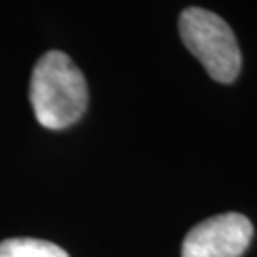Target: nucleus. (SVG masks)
Here are the masks:
<instances>
[{"mask_svg": "<svg viewBox=\"0 0 257 257\" xmlns=\"http://www.w3.org/2000/svg\"><path fill=\"white\" fill-rule=\"evenodd\" d=\"M29 97L40 126L63 130L84 116L88 109V84L69 55L52 50L33 69Z\"/></svg>", "mask_w": 257, "mask_h": 257, "instance_id": "f257e3e1", "label": "nucleus"}, {"mask_svg": "<svg viewBox=\"0 0 257 257\" xmlns=\"http://www.w3.org/2000/svg\"><path fill=\"white\" fill-rule=\"evenodd\" d=\"M179 35L185 48L202 63L215 82L230 84L242 69V52L225 19L204 8H185L179 16Z\"/></svg>", "mask_w": 257, "mask_h": 257, "instance_id": "f03ea898", "label": "nucleus"}, {"mask_svg": "<svg viewBox=\"0 0 257 257\" xmlns=\"http://www.w3.org/2000/svg\"><path fill=\"white\" fill-rule=\"evenodd\" d=\"M253 236L251 221L242 213H221L198 223L183 240L181 257H242Z\"/></svg>", "mask_w": 257, "mask_h": 257, "instance_id": "7ed1b4c3", "label": "nucleus"}, {"mask_svg": "<svg viewBox=\"0 0 257 257\" xmlns=\"http://www.w3.org/2000/svg\"><path fill=\"white\" fill-rule=\"evenodd\" d=\"M0 257H69L63 248L48 240L8 238L0 242Z\"/></svg>", "mask_w": 257, "mask_h": 257, "instance_id": "20e7f679", "label": "nucleus"}]
</instances>
